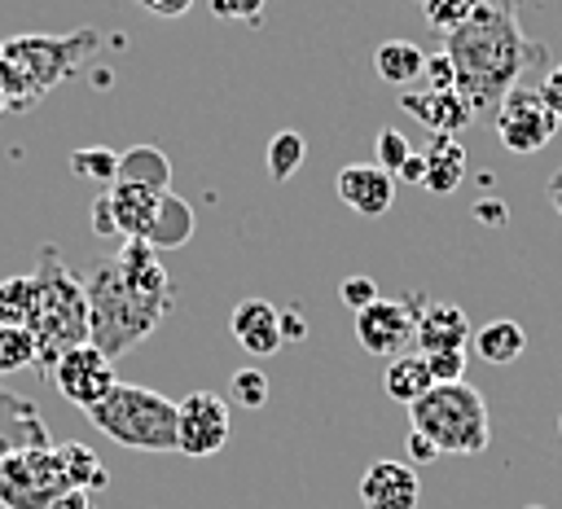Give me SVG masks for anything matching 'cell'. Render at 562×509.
Returning <instances> with one entry per match:
<instances>
[{
  "label": "cell",
  "instance_id": "cell-1",
  "mask_svg": "<svg viewBox=\"0 0 562 509\" xmlns=\"http://www.w3.org/2000/svg\"><path fill=\"white\" fill-rule=\"evenodd\" d=\"M83 294H88V342L105 360L149 338L176 303L171 276L145 237H123L119 255L101 259L83 276Z\"/></svg>",
  "mask_w": 562,
  "mask_h": 509
},
{
  "label": "cell",
  "instance_id": "cell-2",
  "mask_svg": "<svg viewBox=\"0 0 562 509\" xmlns=\"http://www.w3.org/2000/svg\"><path fill=\"white\" fill-rule=\"evenodd\" d=\"M457 92L470 101L474 114L496 110L501 97L518 83V75L544 66V44L527 39L518 26V0H483L479 13L448 35Z\"/></svg>",
  "mask_w": 562,
  "mask_h": 509
},
{
  "label": "cell",
  "instance_id": "cell-3",
  "mask_svg": "<svg viewBox=\"0 0 562 509\" xmlns=\"http://www.w3.org/2000/svg\"><path fill=\"white\" fill-rule=\"evenodd\" d=\"M40 285V303H35V364L53 373V364L70 351L88 342V294L83 281L66 268V259L57 255V246L40 250V268L31 272Z\"/></svg>",
  "mask_w": 562,
  "mask_h": 509
},
{
  "label": "cell",
  "instance_id": "cell-4",
  "mask_svg": "<svg viewBox=\"0 0 562 509\" xmlns=\"http://www.w3.org/2000/svg\"><path fill=\"white\" fill-rule=\"evenodd\" d=\"M88 421L132 452H176V404L162 391L114 382L101 404L88 408Z\"/></svg>",
  "mask_w": 562,
  "mask_h": 509
},
{
  "label": "cell",
  "instance_id": "cell-5",
  "mask_svg": "<svg viewBox=\"0 0 562 509\" xmlns=\"http://www.w3.org/2000/svg\"><path fill=\"white\" fill-rule=\"evenodd\" d=\"M408 426L422 430L439 452L474 456L492 439L487 399L470 382H435L417 404H408Z\"/></svg>",
  "mask_w": 562,
  "mask_h": 509
},
{
  "label": "cell",
  "instance_id": "cell-6",
  "mask_svg": "<svg viewBox=\"0 0 562 509\" xmlns=\"http://www.w3.org/2000/svg\"><path fill=\"white\" fill-rule=\"evenodd\" d=\"M97 44H101V35L92 26H83L75 35H13V39L0 44V57L9 66H18L26 75V83L44 97L53 83L75 75L79 61L97 53Z\"/></svg>",
  "mask_w": 562,
  "mask_h": 509
},
{
  "label": "cell",
  "instance_id": "cell-7",
  "mask_svg": "<svg viewBox=\"0 0 562 509\" xmlns=\"http://www.w3.org/2000/svg\"><path fill=\"white\" fill-rule=\"evenodd\" d=\"M66 491V474L53 448H26L0 461V505L4 509H48Z\"/></svg>",
  "mask_w": 562,
  "mask_h": 509
},
{
  "label": "cell",
  "instance_id": "cell-8",
  "mask_svg": "<svg viewBox=\"0 0 562 509\" xmlns=\"http://www.w3.org/2000/svg\"><path fill=\"white\" fill-rule=\"evenodd\" d=\"M492 127H496V136H501V145H505L509 154H522V158H527V154H540V149L558 136V114L544 105L540 88L514 83V88L501 97Z\"/></svg>",
  "mask_w": 562,
  "mask_h": 509
},
{
  "label": "cell",
  "instance_id": "cell-9",
  "mask_svg": "<svg viewBox=\"0 0 562 509\" xmlns=\"http://www.w3.org/2000/svg\"><path fill=\"white\" fill-rule=\"evenodd\" d=\"M417 312H422L417 294H408V298H378L364 312H356V342L369 355H404L413 333H417Z\"/></svg>",
  "mask_w": 562,
  "mask_h": 509
},
{
  "label": "cell",
  "instance_id": "cell-10",
  "mask_svg": "<svg viewBox=\"0 0 562 509\" xmlns=\"http://www.w3.org/2000/svg\"><path fill=\"white\" fill-rule=\"evenodd\" d=\"M228 399L215 391H189L176 404V452L211 456L228 443Z\"/></svg>",
  "mask_w": 562,
  "mask_h": 509
},
{
  "label": "cell",
  "instance_id": "cell-11",
  "mask_svg": "<svg viewBox=\"0 0 562 509\" xmlns=\"http://www.w3.org/2000/svg\"><path fill=\"white\" fill-rule=\"evenodd\" d=\"M53 386L61 391V399H70L75 408H92V404H101L105 395H110V386L119 382L114 377V360H105L92 342H83V347H70L57 364H53Z\"/></svg>",
  "mask_w": 562,
  "mask_h": 509
},
{
  "label": "cell",
  "instance_id": "cell-12",
  "mask_svg": "<svg viewBox=\"0 0 562 509\" xmlns=\"http://www.w3.org/2000/svg\"><path fill=\"white\" fill-rule=\"evenodd\" d=\"M360 505L364 509H417L422 500V483H417V470L408 461H369V470L360 474V487H356Z\"/></svg>",
  "mask_w": 562,
  "mask_h": 509
},
{
  "label": "cell",
  "instance_id": "cell-13",
  "mask_svg": "<svg viewBox=\"0 0 562 509\" xmlns=\"http://www.w3.org/2000/svg\"><path fill=\"white\" fill-rule=\"evenodd\" d=\"M334 189H338V197H342L356 215H364V219L386 215L391 202H395V176H386L378 162H347V167L338 171Z\"/></svg>",
  "mask_w": 562,
  "mask_h": 509
},
{
  "label": "cell",
  "instance_id": "cell-14",
  "mask_svg": "<svg viewBox=\"0 0 562 509\" xmlns=\"http://www.w3.org/2000/svg\"><path fill=\"white\" fill-rule=\"evenodd\" d=\"M400 110L408 118H417L426 132H439V136H457L479 118L457 88L452 92H426V88L422 92H400Z\"/></svg>",
  "mask_w": 562,
  "mask_h": 509
},
{
  "label": "cell",
  "instance_id": "cell-15",
  "mask_svg": "<svg viewBox=\"0 0 562 509\" xmlns=\"http://www.w3.org/2000/svg\"><path fill=\"white\" fill-rule=\"evenodd\" d=\"M26 448H53L44 417L26 395H13L0 386V461H9L13 452H26Z\"/></svg>",
  "mask_w": 562,
  "mask_h": 509
},
{
  "label": "cell",
  "instance_id": "cell-16",
  "mask_svg": "<svg viewBox=\"0 0 562 509\" xmlns=\"http://www.w3.org/2000/svg\"><path fill=\"white\" fill-rule=\"evenodd\" d=\"M228 329H233L237 347L255 360L281 351V325H277V307L268 298H241L228 316Z\"/></svg>",
  "mask_w": 562,
  "mask_h": 509
},
{
  "label": "cell",
  "instance_id": "cell-17",
  "mask_svg": "<svg viewBox=\"0 0 562 509\" xmlns=\"http://www.w3.org/2000/svg\"><path fill=\"white\" fill-rule=\"evenodd\" d=\"M417 351H465L470 342V316L457 303H422L417 312V333H413Z\"/></svg>",
  "mask_w": 562,
  "mask_h": 509
},
{
  "label": "cell",
  "instance_id": "cell-18",
  "mask_svg": "<svg viewBox=\"0 0 562 509\" xmlns=\"http://www.w3.org/2000/svg\"><path fill=\"white\" fill-rule=\"evenodd\" d=\"M105 197H110V215H114V233H119V237H149V224H154V215H158L162 193L114 180V184L105 189Z\"/></svg>",
  "mask_w": 562,
  "mask_h": 509
},
{
  "label": "cell",
  "instance_id": "cell-19",
  "mask_svg": "<svg viewBox=\"0 0 562 509\" xmlns=\"http://www.w3.org/2000/svg\"><path fill=\"white\" fill-rule=\"evenodd\" d=\"M426 180H422V189H430V193H452L461 180H465V149L457 145V136H439V132H430V140H426Z\"/></svg>",
  "mask_w": 562,
  "mask_h": 509
},
{
  "label": "cell",
  "instance_id": "cell-20",
  "mask_svg": "<svg viewBox=\"0 0 562 509\" xmlns=\"http://www.w3.org/2000/svg\"><path fill=\"white\" fill-rule=\"evenodd\" d=\"M119 180L154 193H171V158L158 145H132L119 154Z\"/></svg>",
  "mask_w": 562,
  "mask_h": 509
},
{
  "label": "cell",
  "instance_id": "cell-21",
  "mask_svg": "<svg viewBox=\"0 0 562 509\" xmlns=\"http://www.w3.org/2000/svg\"><path fill=\"white\" fill-rule=\"evenodd\" d=\"M435 386V377H430V369H426V360H422V351H404V355H391V364H386V373H382V391H386V399H395V404H417L426 391Z\"/></svg>",
  "mask_w": 562,
  "mask_h": 509
},
{
  "label": "cell",
  "instance_id": "cell-22",
  "mask_svg": "<svg viewBox=\"0 0 562 509\" xmlns=\"http://www.w3.org/2000/svg\"><path fill=\"white\" fill-rule=\"evenodd\" d=\"M189 237H193V206H189L180 193H162L158 215H154L145 241H149L154 250H176V246H184Z\"/></svg>",
  "mask_w": 562,
  "mask_h": 509
},
{
  "label": "cell",
  "instance_id": "cell-23",
  "mask_svg": "<svg viewBox=\"0 0 562 509\" xmlns=\"http://www.w3.org/2000/svg\"><path fill=\"white\" fill-rule=\"evenodd\" d=\"M474 351H479V360H487V364H514V360L527 351V333H522L518 320L496 316V320H487L483 329H474Z\"/></svg>",
  "mask_w": 562,
  "mask_h": 509
},
{
  "label": "cell",
  "instance_id": "cell-24",
  "mask_svg": "<svg viewBox=\"0 0 562 509\" xmlns=\"http://www.w3.org/2000/svg\"><path fill=\"white\" fill-rule=\"evenodd\" d=\"M373 70H378V79L404 88V83L422 79V70H426V53H422L413 39H382L378 53H373Z\"/></svg>",
  "mask_w": 562,
  "mask_h": 509
},
{
  "label": "cell",
  "instance_id": "cell-25",
  "mask_svg": "<svg viewBox=\"0 0 562 509\" xmlns=\"http://www.w3.org/2000/svg\"><path fill=\"white\" fill-rule=\"evenodd\" d=\"M53 452H57V465H61V474H66V487H75V491H101V487L110 483V470L97 461L92 448H83V443H61V448H53Z\"/></svg>",
  "mask_w": 562,
  "mask_h": 509
},
{
  "label": "cell",
  "instance_id": "cell-26",
  "mask_svg": "<svg viewBox=\"0 0 562 509\" xmlns=\"http://www.w3.org/2000/svg\"><path fill=\"white\" fill-rule=\"evenodd\" d=\"M35 303H40L35 276H4L0 281V325H26L31 329Z\"/></svg>",
  "mask_w": 562,
  "mask_h": 509
},
{
  "label": "cell",
  "instance_id": "cell-27",
  "mask_svg": "<svg viewBox=\"0 0 562 509\" xmlns=\"http://www.w3.org/2000/svg\"><path fill=\"white\" fill-rule=\"evenodd\" d=\"M70 171H75L79 180L97 184V189H110V184L119 180V154L105 149V145H79V149L70 154Z\"/></svg>",
  "mask_w": 562,
  "mask_h": 509
},
{
  "label": "cell",
  "instance_id": "cell-28",
  "mask_svg": "<svg viewBox=\"0 0 562 509\" xmlns=\"http://www.w3.org/2000/svg\"><path fill=\"white\" fill-rule=\"evenodd\" d=\"M307 158V140L299 132H277L268 140V176L272 180H290Z\"/></svg>",
  "mask_w": 562,
  "mask_h": 509
},
{
  "label": "cell",
  "instance_id": "cell-29",
  "mask_svg": "<svg viewBox=\"0 0 562 509\" xmlns=\"http://www.w3.org/2000/svg\"><path fill=\"white\" fill-rule=\"evenodd\" d=\"M35 364V333L26 325H0V373Z\"/></svg>",
  "mask_w": 562,
  "mask_h": 509
},
{
  "label": "cell",
  "instance_id": "cell-30",
  "mask_svg": "<svg viewBox=\"0 0 562 509\" xmlns=\"http://www.w3.org/2000/svg\"><path fill=\"white\" fill-rule=\"evenodd\" d=\"M479 4H483V0H422V18H426L435 31L452 35V31H461V26L479 13Z\"/></svg>",
  "mask_w": 562,
  "mask_h": 509
},
{
  "label": "cell",
  "instance_id": "cell-31",
  "mask_svg": "<svg viewBox=\"0 0 562 509\" xmlns=\"http://www.w3.org/2000/svg\"><path fill=\"white\" fill-rule=\"evenodd\" d=\"M228 404H237V408H263L268 404V377L255 369V364H246V369H237L233 377H228Z\"/></svg>",
  "mask_w": 562,
  "mask_h": 509
},
{
  "label": "cell",
  "instance_id": "cell-32",
  "mask_svg": "<svg viewBox=\"0 0 562 509\" xmlns=\"http://www.w3.org/2000/svg\"><path fill=\"white\" fill-rule=\"evenodd\" d=\"M373 149H378V167H382L386 176H400L404 158L413 154V149H408V140H404V132H395V127H382Z\"/></svg>",
  "mask_w": 562,
  "mask_h": 509
},
{
  "label": "cell",
  "instance_id": "cell-33",
  "mask_svg": "<svg viewBox=\"0 0 562 509\" xmlns=\"http://www.w3.org/2000/svg\"><path fill=\"white\" fill-rule=\"evenodd\" d=\"M422 360L435 382H465V351H430Z\"/></svg>",
  "mask_w": 562,
  "mask_h": 509
},
{
  "label": "cell",
  "instance_id": "cell-34",
  "mask_svg": "<svg viewBox=\"0 0 562 509\" xmlns=\"http://www.w3.org/2000/svg\"><path fill=\"white\" fill-rule=\"evenodd\" d=\"M338 294H342V303H347L351 312H364L369 303H378V298H382V294H378V281H373V276H364V272H360V276H347V281L338 285Z\"/></svg>",
  "mask_w": 562,
  "mask_h": 509
},
{
  "label": "cell",
  "instance_id": "cell-35",
  "mask_svg": "<svg viewBox=\"0 0 562 509\" xmlns=\"http://www.w3.org/2000/svg\"><path fill=\"white\" fill-rule=\"evenodd\" d=\"M426 92H452L457 88V70H452V57L448 53H435L426 57Z\"/></svg>",
  "mask_w": 562,
  "mask_h": 509
},
{
  "label": "cell",
  "instance_id": "cell-36",
  "mask_svg": "<svg viewBox=\"0 0 562 509\" xmlns=\"http://www.w3.org/2000/svg\"><path fill=\"white\" fill-rule=\"evenodd\" d=\"M268 0H211V13L215 18H228V22H259Z\"/></svg>",
  "mask_w": 562,
  "mask_h": 509
},
{
  "label": "cell",
  "instance_id": "cell-37",
  "mask_svg": "<svg viewBox=\"0 0 562 509\" xmlns=\"http://www.w3.org/2000/svg\"><path fill=\"white\" fill-rule=\"evenodd\" d=\"M404 452H408V465L417 470V465H435L443 452L422 434V430H408V439H404Z\"/></svg>",
  "mask_w": 562,
  "mask_h": 509
},
{
  "label": "cell",
  "instance_id": "cell-38",
  "mask_svg": "<svg viewBox=\"0 0 562 509\" xmlns=\"http://www.w3.org/2000/svg\"><path fill=\"white\" fill-rule=\"evenodd\" d=\"M277 325H281V342H303L307 338V316H303L299 303L285 307V312H277Z\"/></svg>",
  "mask_w": 562,
  "mask_h": 509
},
{
  "label": "cell",
  "instance_id": "cell-39",
  "mask_svg": "<svg viewBox=\"0 0 562 509\" xmlns=\"http://www.w3.org/2000/svg\"><path fill=\"white\" fill-rule=\"evenodd\" d=\"M540 97H544V105L558 114V123H562V61L540 79Z\"/></svg>",
  "mask_w": 562,
  "mask_h": 509
},
{
  "label": "cell",
  "instance_id": "cell-40",
  "mask_svg": "<svg viewBox=\"0 0 562 509\" xmlns=\"http://www.w3.org/2000/svg\"><path fill=\"white\" fill-rule=\"evenodd\" d=\"M474 215H479V224H487V228H505L509 206L496 202V197H479V202H474Z\"/></svg>",
  "mask_w": 562,
  "mask_h": 509
},
{
  "label": "cell",
  "instance_id": "cell-41",
  "mask_svg": "<svg viewBox=\"0 0 562 509\" xmlns=\"http://www.w3.org/2000/svg\"><path fill=\"white\" fill-rule=\"evenodd\" d=\"M92 233H97V237H114V215H110V197H105V189H101L97 202H92Z\"/></svg>",
  "mask_w": 562,
  "mask_h": 509
},
{
  "label": "cell",
  "instance_id": "cell-42",
  "mask_svg": "<svg viewBox=\"0 0 562 509\" xmlns=\"http://www.w3.org/2000/svg\"><path fill=\"white\" fill-rule=\"evenodd\" d=\"M48 509H97V505H92V491H75V487H66Z\"/></svg>",
  "mask_w": 562,
  "mask_h": 509
},
{
  "label": "cell",
  "instance_id": "cell-43",
  "mask_svg": "<svg viewBox=\"0 0 562 509\" xmlns=\"http://www.w3.org/2000/svg\"><path fill=\"white\" fill-rule=\"evenodd\" d=\"M136 4H145V9L158 13V18H180V13H189L193 0H136Z\"/></svg>",
  "mask_w": 562,
  "mask_h": 509
},
{
  "label": "cell",
  "instance_id": "cell-44",
  "mask_svg": "<svg viewBox=\"0 0 562 509\" xmlns=\"http://www.w3.org/2000/svg\"><path fill=\"white\" fill-rule=\"evenodd\" d=\"M395 180H408V184H422V180H426V154H408Z\"/></svg>",
  "mask_w": 562,
  "mask_h": 509
},
{
  "label": "cell",
  "instance_id": "cell-45",
  "mask_svg": "<svg viewBox=\"0 0 562 509\" xmlns=\"http://www.w3.org/2000/svg\"><path fill=\"white\" fill-rule=\"evenodd\" d=\"M549 202H553V211L562 215V167L549 176Z\"/></svg>",
  "mask_w": 562,
  "mask_h": 509
},
{
  "label": "cell",
  "instance_id": "cell-46",
  "mask_svg": "<svg viewBox=\"0 0 562 509\" xmlns=\"http://www.w3.org/2000/svg\"><path fill=\"white\" fill-rule=\"evenodd\" d=\"M4 110H9V97H4V88H0V114H4Z\"/></svg>",
  "mask_w": 562,
  "mask_h": 509
},
{
  "label": "cell",
  "instance_id": "cell-47",
  "mask_svg": "<svg viewBox=\"0 0 562 509\" xmlns=\"http://www.w3.org/2000/svg\"><path fill=\"white\" fill-rule=\"evenodd\" d=\"M527 509H544V505H527Z\"/></svg>",
  "mask_w": 562,
  "mask_h": 509
},
{
  "label": "cell",
  "instance_id": "cell-48",
  "mask_svg": "<svg viewBox=\"0 0 562 509\" xmlns=\"http://www.w3.org/2000/svg\"><path fill=\"white\" fill-rule=\"evenodd\" d=\"M558 430H562V417H558Z\"/></svg>",
  "mask_w": 562,
  "mask_h": 509
},
{
  "label": "cell",
  "instance_id": "cell-49",
  "mask_svg": "<svg viewBox=\"0 0 562 509\" xmlns=\"http://www.w3.org/2000/svg\"><path fill=\"white\" fill-rule=\"evenodd\" d=\"M417 4H422V0H417Z\"/></svg>",
  "mask_w": 562,
  "mask_h": 509
}]
</instances>
